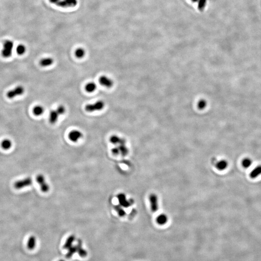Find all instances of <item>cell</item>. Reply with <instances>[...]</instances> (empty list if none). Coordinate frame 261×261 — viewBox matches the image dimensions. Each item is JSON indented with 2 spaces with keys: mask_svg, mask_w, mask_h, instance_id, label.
Returning a JSON list of instances; mask_svg holds the SVG:
<instances>
[{
  "mask_svg": "<svg viewBox=\"0 0 261 261\" xmlns=\"http://www.w3.org/2000/svg\"><path fill=\"white\" fill-rule=\"evenodd\" d=\"M97 88V85L95 83L93 82H89L85 86V90L88 93H91L94 92Z\"/></svg>",
  "mask_w": 261,
  "mask_h": 261,
  "instance_id": "18",
  "label": "cell"
},
{
  "mask_svg": "<svg viewBox=\"0 0 261 261\" xmlns=\"http://www.w3.org/2000/svg\"><path fill=\"white\" fill-rule=\"evenodd\" d=\"M99 83L106 88H111L113 86V80L106 76H102L99 79Z\"/></svg>",
  "mask_w": 261,
  "mask_h": 261,
  "instance_id": "10",
  "label": "cell"
},
{
  "mask_svg": "<svg viewBox=\"0 0 261 261\" xmlns=\"http://www.w3.org/2000/svg\"><path fill=\"white\" fill-rule=\"evenodd\" d=\"M261 175V165H259L255 167L249 174L250 178L255 179Z\"/></svg>",
  "mask_w": 261,
  "mask_h": 261,
  "instance_id": "14",
  "label": "cell"
},
{
  "mask_svg": "<svg viewBox=\"0 0 261 261\" xmlns=\"http://www.w3.org/2000/svg\"><path fill=\"white\" fill-rule=\"evenodd\" d=\"M33 183V179L31 177H27L24 179L16 181L14 184V187L15 189H20L22 188H25L31 185Z\"/></svg>",
  "mask_w": 261,
  "mask_h": 261,
  "instance_id": "4",
  "label": "cell"
},
{
  "mask_svg": "<svg viewBox=\"0 0 261 261\" xmlns=\"http://www.w3.org/2000/svg\"><path fill=\"white\" fill-rule=\"evenodd\" d=\"M68 249V251L66 255V257L67 258H71L73 255L74 254L77 252L76 246H71Z\"/></svg>",
  "mask_w": 261,
  "mask_h": 261,
  "instance_id": "27",
  "label": "cell"
},
{
  "mask_svg": "<svg viewBox=\"0 0 261 261\" xmlns=\"http://www.w3.org/2000/svg\"><path fill=\"white\" fill-rule=\"evenodd\" d=\"M116 209H117V211L118 212V213L119 214V216L121 217L125 216L126 214L125 211L123 209H121L120 206H117Z\"/></svg>",
  "mask_w": 261,
  "mask_h": 261,
  "instance_id": "31",
  "label": "cell"
},
{
  "mask_svg": "<svg viewBox=\"0 0 261 261\" xmlns=\"http://www.w3.org/2000/svg\"><path fill=\"white\" fill-rule=\"evenodd\" d=\"M123 138H121L117 135H113L110 137L109 140H110V142L113 144V145H116L123 140Z\"/></svg>",
  "mask_w": 261,
  "mask_h": 261,
  "instance_id": "24",
  "label": "cell"
},
{
  "mask_svg": "<svg viewBox=\"0 0 261 261\" xmlns=\"http://www.w3.org/2000/svg\"><path fill=\"white\" fill-rule=\"evenodd\" d=\"M56 110L58 112L59 115H63L66 112L65 108L63 105H60L57 108Z\"/></svg>",
  "mask_w": 261,
  "mask_h": 261,
  "instance_id": "29",
  "label": "cell"
},
{
  "mask_svg": "<svg viewBox=\"0 0 261 261\" xmlns=\"http://www.w3.org/2000/svg\"><path fill=\"white\" fill-rule=\"evenodd\" d=\"M75 56L78 59H82L85 56L86 52L83 48H78L76 50L75 52Z\"/></svg>",
  "mask_w": 261,
  "mask_h": 261,
  "instance_id": "25",
  "label": "cell"
},
{
  "mask_svg": "<svg viewBox=\"0 0 261 261\" xmlns=\"http://www.w3.org/2000/svg\"><path fill=\"white\" fill-rule=\"evenodd\" d=\"M198 8L199 10L202 11L204 10L206 3V0H199L198 1Z\"/></svg>",
  "mask_w": 261,
  "mask_h": 261,
  "instance_id": "28",
  "label": "cell"
},
{
  "mask_svg": "<svg viewBox=\"0 0 261 261\" xmlns=\"http://www.w3.org/2000/svg\"><path fill=\"white\" fill-rule=\"evenodd\" d=\"M25 89L22 86H18L13 90L9 91L7 92L6 96L9 99H13L16 96H20L24 93Z\"/></svg>",
  "mask_w": 261,
  "mask_h": 261,
  "instance_id": "6",
  "label": "cell"
},
{
  "mask_svg": "<svg viewBox=\"0 0 261 261\" xmlns=\"http://www.w3.org/2000/svg\"><path fill=\"white\" fill-rule=\"evenodd\" d=\"M12 146V142L9 139H5L2 141L1 143V147L5 150H8L11 148Z\"/></svg>",
  "mask_w": 261,
  "mask_h": 261,
  "instance_id": "20",
  "label": "cell"
},
{
  "mask_svg": "<svg viewBox=\"0 0 261 261\" xmlns=\"http://www.w3.org/2000/svg\"><path fill=\"white\" fill-rule=\"evenodd\" d=\"M75 240V236L73 235L69 236L68 239L66 240L65 244L63 246V248L64 249H68L69 248H70L72 246V244L73 243Z\"/></svg>",
  "mask_w": 261,
  "mask_h": 261,
  "instance_id": "19",
  "label": "cell"
},
{
  "mask_svg": "<svg viewBox=\"0 0 261 261\" xmlns=\"http://www.w3.org/2000/svg\"><path fill=\"white\" fill-rule=\"evenodd\" d=\"M199 0H191V1L193 2H194V3H196V2H198Z\"/></svg>",
  "mask_w": 261,
  "mask_h": 261,
  "instance_id": "33",
  "label": "cell"
},
{
  "mask_svg": "<svg viewBox=\"0 0 261 261\" xmlns=\"http://www.w3.org/2000/svg\"><path fill=\"white\" fill-rule=\"evenodd\" d=\"M16 51L19 55H22L26 51V47L23 44H20L16 47Z\"/></svg>",
  "mask_w": 261,
  "mask_h": 261,
  "instance_id": "26",
  "label": "cell"
},
{
  "mask_svg": "<svg viewBox=\"0 0 261 261\" xmlns=\"http://www.w3.org/2000/svg\"><path fill=\"white\" fill-rule=\"evenodd\" d=\"M63 261V260H60V261Z\"/></svg>",
  "mask_w": 261,
  "mask_h": 261,
  "instance_id": "34",
  "label": "cell"
},
{
  "mask_svg": "<svg viewBox=\"0 0 261 261\" xmlns=\"http://www.w3.org/2000/svg\"><path fill=\"white\" fill-rule=\"evenodd\" d=\"M168 221V216L164 213L161 214L156 218V222L159 225H165L166 224H167Z\"/></svg>",
  "mask_w": 261,
  "mask_h": 261,
  "instance_id": "15",
  "label": "cell"
},
{
  "mask_svg": "<svg viewBox=\"0 0 261 261\" xmlns=\"http://www.w3.org/2000/svg\"><path fill=\"white\" fill-rule=\"evenodd\" d=\"M44 111H45V109L43 108V106H42L40 105H38V106H34L33 108V114L35 115L36 116H40L42 114H43Z\"/></svg>",
  "mask_w": 261,
  "mask_h": 261,
  "instance_id": "17",
  "label": "cell"
},
{
  "mask_svg": "<svg viewBox=\"0 0 261 261\" xmlns=\"http://www.w3.org/2000/svg\"><path fill=\"white\" fill-rule=\"evenodd\" d=\"M36 246V238L34 236H31L29 239L27 246L29 249H33Z\"/></svg>",
  "mask_w": 261,
  "mask_h": 261,
  "instance_id": "21",
  "label": "cell"
},
{
  "mask_svg": "<svg viewBox=\"0 0 261 261\" xmlns=\"http://www.w3.org/2000/svg\"><path fill=\"white\" fill-rule=\"evenodd\" d=\"M228 166V163L227 160L222 159L217 162L215 164V167L219 171H224Z\"/></svg>",
  "mask_w": 261,
  "mask_h": 261,
  "instance_id": "12",
  "label": "cell"
},
{
  "mask_svg": "<svg viewBox=\"0 0 261 261\" xmlns=\"http://www.w3.org/2000/svg\"><path fill=\"white\" fill-rule=\"evenodd\" d=\"M117 198L119 206L123 207H128L132 204V201L128 200L125 195L123 194H118Z\"/></svg>",
  "mask_w": 261,
  "mask_h": 261,
  "instance_id": "11",
  "label": "cell"
},
{
  "mask_svg": "<svg viewBox=\"0 0 261 261\" xmlns=\"http://www.w3.org/2000/svg\"><path fill=\"white\" fill-rule=\"evenodd\" d=\"M105 103L104 102L99 100L93 104H88L85 106V110L88 112H93L96 111H100L104 108Z\"/></svg>",
  "mask_w": 261,
  "mask_h": 261,
  "instance_id": "3",
  "label": "cell"
},
{
  "mask_svg": "<svg viewBox=\"0 0 261 261\" xmlns=\"http://www.w3.org/2000/svg\"><path fill=\"white\" fill-rule=\"evenodd\" d=\"M60 0H49V1L51 3H54V4H56L58 2H59Z\"/></svg>",
  "mask_w": 261,
  "mask_h": 261,
  "instance_id": "32",
  "label": "cell"
},
{
  "mask_svg": "<svg viewBox=\"0 0 261 261\" xmlns=\"http://www.w3.org/2000/svg\"><path fill=\"white\" fill-rule=\"evenodd\" d=\"M76 247V249H77V252L79 254L80 256L81 257H85L87 255V252L84 249L82 248V246H81V243L80 242H78V244Z\"/></svg>",
  "mask_w": 261,
  "mask_h": 261,
  "instance_id": "22",
  "label": "cell"
},
{
  "mask_svg": "<svg viewBox=\"0 0 261 261\" xmlns=\"http://www.w3.org/2000/svg\"><path fill=\"white\" fill-rule=\"evenodd\" d=\"M116 146L112 149V153L114 155H121L125 156L128 153V149L126 145V140L124 138L119 143L115 145Z\"/></svg>",
  "mask_w": 261,
  "mask_h": 261,
  "instance_id": "1",
  "label": "cell"
},
{
  "mask_svg": "<svg viewBox=\"0 0 261 261\" xmlns=\"http://www.w3.org/2000/svg\"><path fill=\"white\" fill-rule=\"evenodd\" d=\"M149 199L151 210L153 212H156L159 209L158 197L156 194H150Z\"/></svg>",
  "mask_w": 261,
  "mask_h": 261,
  "instance_id": "7",
  "label": "cell"
},
{
  "mask_svg": "<svg viewBox=\"0 0 261 261\" xmlns=\"http://www.w3.org/2000/svg\"><path fill=\"white\" fill-rule=\"evenodd\" d=\"M206 101H204V100H200L198 104V108L200 109H204V108H206Z\"/></svg>",
  "mask_w": 261,
  "mask_h": 261,
  "instance_id": "30",
  "label": "cell"
},
{
  "mask_svg": "<svg viewBox=\"0 0 261 261\" xmlns=\"http://www.w3.org/2000/svg\"><path fill=\"white\" fill-rule=\"evenodd\" d=\"M54 63V60L50 57L42 59L40 61V65L42 67H48Z\"/></svg>",
  "mask_w": 261,
  "mask_h": 261,
  "instance_id": "16",
  "label": "cell"
},
{
  "mask_svg": "<svg viewBox=\"0 0 261 261\" xmlns=\"http://www.w3.org/2000/svg\"><path fill=\"white\" fill-rule=\"evenodd\" d=\"M14 44L13 41L6 40L3 44V48L2 50V55L5 58H8L12 55Z\"/></svg>",
  "mask_w": 261,
  "mask_h": 261,
  "instance_id": "2",
  "label": "cell"
},
{
  "mask_svg": "<svg viewBox=\"0 0 261 261\" xmlns=\"http://www.w3.org/2000/svg\"><path fill=\"white\" fill-rule=\"evenodd\" d=\"M252 164V160L250 158L246 157L242 161V166L244 168H249Z\"/></svg>",
  "mask_w": 261,
  "mask_h": 261,
  "instance_id": "23",
  "label": "cell"
},
{
  "mask_svg": "<svg viewBox=\"0 0 261 261\" xmlns=\"http://www.w3.org/2000/svg\"><path fill=\"white\" fill-rule=\"evenodd\" d=\"M36 181L40 187L41 190L44 193H48L50 189L48 184L46 182L45 176L42 174H39L36 176Z\"/></svg>",
  "mask_w": 261,
  "mask_h": 261,
  "instance_id": "5",
  "label": "cell"
},
{
  "mask_svg": "<svg viewBox=\"0 0 261 261\" xmlns=\"http://www.w3.org/2000/svg\"><path fill=\"white\" fill-rule=\"evenodd\" d=\"M60 115L56 110L51 111L49 113V121L51 124H55L58 120Z\"/></svg>",
  "mask_w": 261,
  "mask_h": 261,
  "instance_id": "13",
  "label": "cell"
},
{
  "mask_svg": "<svg viewBox=\"0 0 261 261\" xmlns=\"http://www.w3.org/2000/svg\"><path fill=\"white\" fill-rule=\"evenodd\" d=\"M83 137V134L79 130H74L69 133L68 138L69 140L73 142H78Z\"/></svg>",
  "mask_w": 261,
  "mask_h": 261,
  "instance_id": "8",
  "label": "cell"
},
{
  "mask_svg": "<svg viewBox=\"0 0 261 261\" xmlns=\"http://www.w3.org/2000/svg\"><path fill=\"white\" fill-rule=\"evenodd\" d=\"M77 0H60L56 5L63 8L71 7L76 6Z\"/></svg>",
  "mask_w": 261,
  "mask_h": 261,
  "instance_id": "9",
  "label": "cell"
}]
</instances>
